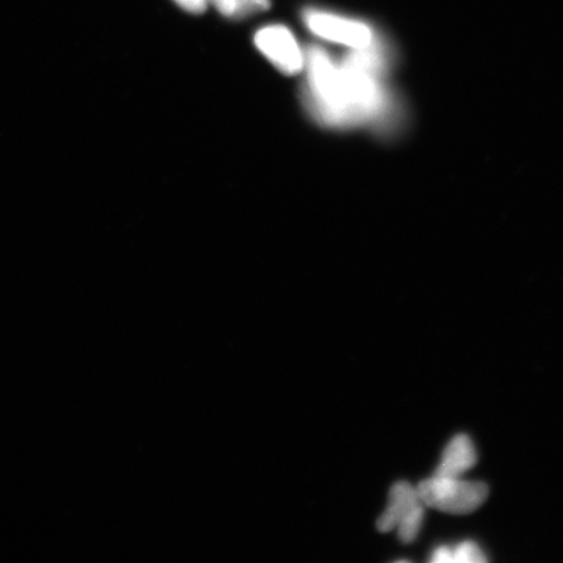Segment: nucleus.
Listing matches in <instances>:
<instances>
[{
	"label": "nucleus",
	"instance_id": "f257e3e1",
	"mask_svg": "<svg viewBox=\"0 0 563 563\" xmlns=\"http://www.w3.org/2000/svg\"><path fill=\"white\" fill-rule=\"evenodd\" d=\"M385 65L384 52L376 42L357 48L341 63L322 47L309 46L305 66L308 110L317 121L332 126L356 125L377 118L385 104L378 86Z\"/></svg>",
	"mask_w": 563,
	"mask_h": 563
},
{
	"label": "nucleus",
	"instance_id": "f03ea898",
	"mask_svg": "<svg viewBox=\"0 0 563 563\" xmlns=\"http://www.w3.org/2000/svg\"><path fill=\"white\" fill-rule=\"evenodd\" d=\"M421 501L428 508L464 516L487 501L489 488L481 482H464L460 477L433 476L422 481L418 487Z\"/></svg>",
	"mask_w": 563,
	"mask_h": 563
},
{
	"label": "nucleus",
	"instance_id": "7ed1b4c3",
	"mask_svg": "<svg viewBox=\"0 0 563 563\" xmlns=\"http://www.w3.org/2000/svg\"><path fill=\"white\" fill-rule=\"evenodd\" d=\"M424 503L421 501L418 489L410 483L398 482L389 493V504L383 516L377 520L382 532H390L398 528V538L402 543L410 544L417 539L424 518Z\"/></svg>",
	"mask_w": 563,
	"mask_h": 563
},
{
	"label": "nucleus",
	"instance_id": "20e7f679",
	"mask_svg": "<svg viewBox=\"0 0 563 563\" xmlns=\"http://www.w3.org/2000/svg\"><path fill=\"white\" fill-rule=\"evenodd\" d=\"M302 18L308 30L317 37L347 46L352 51L368 47L376 42L371 27L362 21L317 10H307Z\"/></svg>",
	"mask_w": 563,
	"mask_h": 563
},
{
	"label": "nucleus",
	"instance_id": "39448f33",
	"mask_svg": "<svg viewBox=\"0 0 563 563\" xmlns=\"http://www.w3.org/2000/svg\"><path fill=\"white\" fill-rule=\"evenodd\" d=\"M255 45L282 74L295 76L305 70L306 53L288 27L279 24L262 27L255 34Z\"/></svg>",
	"mask_w": 563,
	"mask_h": 563
},
{
	"label": "nucleus",
	"instance_id": "423d86ee",
	"mask_svg": "<svg viewBox=\"0 0 563 563\" xmlns=\"http://www.w3.org/2000/svg\"><path fill=\"white\" fill-rule=\"evenodd\" d=\"M477 462L476 450L467 434H457L449 442L434 476L461 477Z\"/></svg>",
	"mask_w": 563,
	"mask_h": 563
},
{
	"label": "nucleus",
	"instance_id": "0eeeda50",
	"mask_svg": "<svg viewBox=\"0 0 563 563\" xmlns=\"http://www.w3.org/2000/svg\"><path fill=\"white\" fill-rule=\"evenodd\" d=\"M453 555L456 563H484L488 561L481 547L475 544L474 541H464V543L457 545Z\"/></svg>",
	"mask_w": 563,
	"mask_h": 563
},
{
	"label": "nucleus",
	"instance_id": "6e6552de",
	"mask_svg": "<svg viewBox=\"0 0 563 563\" xmlns=\"http://www.w3.org/2000/svg\"><path fill=\"white\" fill-rule=\"evenodd\" d=\"M271 9V0H236V18H245L253 13Z\"/></svg>",
	"mask_w": 563,
	"mask_h": 563
},
{
	"label": "nucleus",
	"instance_id": "1a4fd4ad",
	"mask_svg": "<svg viewBox=\"0 0 563 563\" xmlns=\"http://www.w3.org/2000/svg\"><path fill=\"white\" fill-rule=\"evenodd\" d=\"M183 10L192 13H201L207 10L209 0H174Z\"/></svg>",
	"mask_w": 563,
	"mask_h": 563
},
{
	"label": "nucleus",
	"instance_id": "9d476101",
	"mask_svg": "<svg viewBox=\"0 0 563 563\" xmlns=\"http://www.w3.org/2000/svg\"><path fill=\"white\" fill-rule=\"evenodd\" d=\"M433 563H452L454 562V555L452 549L449 547H440L435 549L432 560Z\"/></svg>",
	"mask_w": 563,
	"mask_h": 563
}]
</instances>
